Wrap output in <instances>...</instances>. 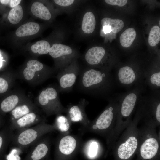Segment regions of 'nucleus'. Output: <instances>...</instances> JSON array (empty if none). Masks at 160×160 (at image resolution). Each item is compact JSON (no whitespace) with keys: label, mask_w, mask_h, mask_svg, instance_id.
Segmentation results:
<instances>
[{"label":"nucleus","mask_w":160,"mask_h":160,"mask_svg":"<svg viewBox=\"0 0 160 160\" xmlns=\"http://www.w3.org/2000/svg\"><path fill=\"white\" fill-rule=\"evenodd\" d=\"M78 77L77 89L91 96L105 97L112 85L109 71L100 68L92 67L80 71Z\"/></svg>","instance_id":"obj_1"},{"label":"nucleus","mask_w":160,"mask_h":160,"mask_svg":"<svg viewBox=\"0 0 160 160\" xmlns=\"http://www.w3.org/2000/svg\"><path fill=\"white\" fill-rule=\"evenodd\" d=\"M80 72L78 66L72 64L60 70L57 76L59 92H68L72 89Z\"/></svg>","instance_id":"obj_2"},{"label":"nucleus","mask_w":160,"mask_h":160,"mask_svg":"<svg viewBox=\"0 0 160 160\" xmlns=\"http://www.w3.org/2000/svg\"><path fill=\"white\" fill-rule=\"evenodd\" d=\"M145 73L136 71L129 66L121 67L117 72V78L119 83L128 86L139 82L145 77Z\"/></svg>","instance_id":"obj_3"},{"label":"nucleus","mask_w":160,"mask_h":160,"mask_svg":"<svg viewBox=\"0 0 160 160\" xmlns=\"http://www.w3.org/2000/svg\"><path fill=\"white\" fill-rule=\"evenodd\" d=\"M105 54V50L103 47H94L87 51L85 55L84 59L90 65L99 66V68L103 69L102 62Z\"/></svg>","instance_id":"obj_4"},{"label":"nucleus","mask_w":160,"mask_h":160,"mask_svg":"<svg viewBox=\"0 0 160 160\" xmlns=\"http://www.w3.org/2000/svg\"><path fill=\"white\" fill-rule=\"evenodd\" d=\"M59 89H57L52 87H49L42 90L39 95L38 100L40 104L46 106L50 103L62 107L60 103L59 93Z\"/></svg>","instance_id":"obj_5"},{"label":"nucleus","mask_w":160,"mask_h":160,"mask_svg":"<svg viewBox=\"0 0 160 160\" xmlns=\"http://www.w3.org/2000/svg\"><path fill=\"white\" fill-rule=\"evenodd\" d=\"M140 92L139 90L135 89L129 92L124 96L121 108L123 116L127 117L131 113L139 97Z\"/></svg>","instance_id":"obj_6"},{"label":"nucleus","mask_w":160,"mask_h":160,"mask_svg":"<svg viewBox=\"0 0 160 160\" xmlns=\"http://www.w3.org/2000/svg\"><path fill=\"white\" fill-rule=\"evenodd\" d=\"M137 141L134 137H130L124 143L119 146L118 150L119 157L123 159L129 158L137 149Z\"/></svg>","instance_id":"obj_7"},{"label":"nucleus","mask_w":160,"mask_h":160,"mask_svg":"<svg viewBox=\"0 0 160 160\" xmlns=\"http://www.w3.org/2000/svg\"><path fill=\"white\" fill-rule=\"evenodd\" d=\"M159 147L158 143L155 138H151L146 139L141 146V156L145 159L153 158L156 154Z\"/></svg>","instance_id":"obj_8"},{"label":"nucleus","mask_w":160,"mask_h":160,"mask_svg":"<svg viewBox=\"0 0 160 160\" xmlns=\"http://www.w3.org/2000/svg\"><path fill=\"white\" fill-rule=\"evenodd\" d=\"M50 55L54 58L63 59V68L65 67L64 57H69L73 53V50L70 47L60 44H55L51 47L49 52Z\"/></svg>","instance_id":"obj_9"},{"label":"nucleus","mask_w":160,"mask_h":160,"mask_svg":"<svg viewBox=\"0 0 160 160\" xmlns=\"http://www.w3.org/2000/svg\"><path fill=\"white\" fill-rule=\"evenodd\" d=\"M87 101L84 99H81L77 105L71 106L68 109V114L73 122H78L82 120L84 118L83 107Z\"/></svg>","instance_id":"obj_10"},{"label":"nucleus","mask_w":160,"mask_h":160,"mask_svg":"<svg viewBox=\"0 0 160 160\" xmlns=\"http://www.w3.org/2000/svg\"><path fill=\"white\" fill-rule=\"evenodd\" d=\"M44 68L42 63L36 60H30L27 62V67L23 70L24 77L27 80H31L34 78L36 72L42 71Z\"/></svg>","instance_id":"obj_11"},{"label":"nucleus","mask_w":160,"mask_h":160,"mask_svg":"<svg viewBox=\"0 0 160 160\" xmlns=\"http://www.w3.org/2000/svg\"><path fill=\"white\" fill-rule=\"evenodd\" d=\"M40 26L34 22H30L23 24L19 27L15 32L18 37H24L35 34L39 31Z\"/></svg>","instance_id":"obj_12"},{"label":"nucleus","mask_w":160,"mask_h":160,"mask_svg":"<svg viewBox=\"0 0 160 160\" xmlns=\"http://www.w3.org/2000/svg\"><path fill=\"white\" fill-rule=\"evenodd\" d=\"M76 145V141L74 138L71 136L67 135L61 140L59 145V149L62 153L69 155L74 151Z\"/></svg>","instance_id":"obj_13"},{"label":"nucleus","mask_w":160,"mask_h":160,"mask_svg":"<svg viewBox=\"0 0 160 160\" xmlns=\"http://www.w3.org/2000/svg\"><path fill=\"white\" fill-rule=\"evenodd\" d=\"M113 114L111 108L105 110L100 114L96 122L97 128L103 130L108 128L113 119Z\"/></svg>","instance_id":"obj_14"},{"label":"nucleus","mask_w":160,"mask_h":160,"mask_svg":"<svg viewBox=\"0 0 160 160\" xmlns=\"http://www.w3.org/2000/svg\"><path fill=\"white\" fill-rule=\"evenodd\" d=\"M31 9L35 16L40 19L47 20L51 17V15L49 10L41 2H34L31 7Z\"/></svg>","instance_id":"obj_15"},{"label":"nucleus","mask_w":160,"mask_h":160,"mask_svg":"<svg viewBox=\"0 0 160 160\" xmlns=\"http://www.w3.org/2000/svg\"><path fill=\"white\" fill-rule=\"evenodd\" d=\"M95 26L96 20L94 14L91 12H87L83 17L82 30L85 33H91L94 30Z\"/></svg>","instance_id":"obj_16"},{"label":"nucleus","mask_w":160,"mask_h":160,"mask_svg":"<svg viewBox=\"0 0 160 160\" xmlns=\"http://www.w3.org/2000/svg\"><path fill=\"white\" fill-rule=\"evenodd\" d=\"M136 36V32L133 28H129L125 30L121 35L120 42L121 45L125 48L131 46Z\"/></svg>","instance_id":"obj_17"},{"label":"nucleus","mask_w":160,"mask_h":160,"mask_svg":"<svg viewBox=\"0 0 160 160\" xmlns=\"http://www.w3.org/2000/svg\"><path fill=\"white\" fill-rule=\"evenodd\" d=\"M101 24L103 27L110 26L111 31L115 33L120 31L123 28L124 25V23L121 20L108 17L103 18L101 21Z\"/></svg>","instance_id":"obj_18"},{"label":"nucleus","mask_w":160,"mask_h":160,"mask_svg":"<svg viewBox=\"0 0 160 160\" xmlns=\"http://www.w3.org/2000/svg\"><path fill=\"white\" fill-rule=\"evenodd\" d=\"M37 137V132L33 129H29L23 131L20 135L18 137V141L21 144L26 145L34 141Z\"/></svg>","instance_id":"obj_19"},{"label":"nucleus","mask_w":160,"mask_h":160,"mask_svg":"<svg viewBox=\"0 0 160 160\" xmlns=\"http://www.w3.org/2000/svg\"><path fill=\"white\" fill-rule=\"evenodd\" d=\"M19 100L18 97L16 95H12L8 97L2 102L1 104V109L5 112L11 111L17 105Z\"/></svg>","instance_id":"obj_20"},{"label":"nucleus","mask_w":160,"mask_h":160,"mask_svg":"<svg viewBox=\"0 0 160 160\" xmlns=\"http://www.w3.org/2000/svg\"><path fill=\"white\" fill-rule=\"evenodd\" d=\"M23 12V8L20 5L13 8L10 11L8 19L12 24H15L18 23L22 19Z\"/></svg>","instance_id":"obj_21"},{"label":"nucleus","mask_w":160,"mask_h":160,"mask_svg":"<svg viewBox=\"0 0 160 160\" xmlns=\"http://www.w3.org/2000/svg\"><path fill=\"white\" fill-rule=\"evenodd\" d=\"M51 46L49 43L45 40H41L36 42L31 47L32 51L34 53L40 55L48 54Z\"/></svg>","instance_id":"obj_22"},{"label":"nucleus","mask_w":160,"mask_h":160,"mask_svg":"<svg viewBox=\"0 0 160 160\" xmlns=\"http://www.w3.org/2000/svg\"><path fill=\"white\" fill-rule=\"evenodd\" d=\"M145 77L147 82L151 87L159 89L160 87V71L151 72H145Z\"/></svg>","instance_id":"obj_23"},{"label":"nucleus","mask_w":160,"mask_h":160,"mask_svg":"<svg viewBox=\"0 0 160 160\" xmlns=\"http://www.w3.org/2000/svg\"><path fill=\"white\" fill-rule=\"evenodd\" d=\"M160 41V28L157 25L153 26L151 29L149 35L148 42L152 47L156 46Z\"/></svg>","instance_id":"obj_24"},{"label":"nucleus","mask_w":160,"mask_h":160,"mask_svg":"<svg viewBox=\"0 0 160 160\" xmlns=\"http://www.w3.org/2000/svg\"><path fill=\"white\" fill-rule=\"evenodd\" d=\"M48 151L46 145L40 144L37 146L32 153L31 158L33 160H39L44 157Z\"/></svg>","instance_id":"obj_25"},{"label":"nucleus","mask_w":160,"mask_h":160,"mask_svg":"<svg viewBox=\"0 0 160 160\" xmlns=\"http://www.w3.org/2000/svg\"><path fill=\"white\" fill-rule=\"evenodd\" d=\"M29 112L27 106L24 105L15 108L12 111V114L15 119H17L28 113Z\"/></svg>","instance_id":"obj_26"},{"label":"nucleus","mask_w":160,"mask_h":160,"mask_svg":"<svg viewBox=\"0 0 160 160\" xmlns=\"http://www.w3.org/2000/svg\"><path fill=\"white\" fill-rule=\"evenodd\" d=\"M36 117V116L34 113H29L18 119L17 123L20 126L24 127L33 122Z\"/></svg>","instance_id":"obj_27"},{"label":"nucleus","mask_w":160,"mask_h":160,"mask_svg":"<svg viewBox=\"0 0 160 160\" xmlns=\"http://www.w3.org/2000/svg\"><path fill=\"white\" fill-rule=\"evenodd\" d=\"M57 121L59 128L61 131L66 132L69 130L70 125L66 117L63 116H60Z\"/></svg>","instance_id":"obj_28"},{"label":"nucleus","mask_w":160,"mask_h":160,"mask_svg":"<svg viewBox=\"0 0 160 160\" xmlns=\"http://www.w3.org/2000/svg\"><path fill=\"white\" fill-rule=\"evenodd\" d=\"M98 145L97 143L95 141L92 142L89 144L88 148V155L91 157H95L97 154Z\"/></svg>","instance_id":"obj_29"},{"label":"nucleus","mask_w":160,"mask_h":160,"mask_svg":"<svg viewBox=\"0 0 160 160\" xmlns=\"http://www.w3.org/2000/svg\"><path fill=\"white\" fill-rule=\"evenodd\" d=\"M105 1L108 4L112 5H117L123 7L126 4L127 0H105Z\"/></svg>","instance_id":"obj_30"},{"label":"nucleus","mask_w":160,"mask_h":160,"mask_svg":"<svg viewBox=\"0 0 160 160\" xmlns=\"http://www.w3.org/2000/svg\"><path fill=\"white\" fill-rule=\"evenodd\" d=\"M8 88L7 81L4 79L0 77V93L6 92Z\"/></svg>","instance_id":"obj_31"},{"label":"nucleus","mask_w":160,"mask_h":160,"mask_svg":"<svg viewBox=\"0 0 160 160\" xmlns=\"http://www.w3.org/2000/svg\"><path fill=\"white\" fill-rule=\"evenodd\" d=\"M20 0H0V2L4 4H9L12 8H13L15 6L19 5L21 2Z\"/></svg>","instance_id":"obj_32"},{"label":"nucleus","mask_w":160,"mask_h":160,"mask_svg":"<svg viewBox=\"0 0 160 160\" xmlns=\"http://www.w3.org/2000/svg\"><path fill=\"white\" fill-rule=\"evenodd\" d=\"M54 2L57 4L62 6H68L73 4V0H54Z\"/></svg>","instance_id":"obj_33"},{"label":"nucleus","mask_w":160,"mask_h":160,"mask_svg":"<svg viewBox=\"0 0 160 160\" xmlns=\"http://www.w3.org/2000/svg\"><path fill=\"white\" fill-rule=\"evenodd\" d=\"M156 117L157 120L160 122V103H159L157 106L156 111Z\"/></svg>","instance_id":"obj_34"},{"label":"nucleus","mask_w":160,"mask_h":160,"mask_svg":"<svg viewBox=\"0 0 160 160\" xmlns=\"http://www.w3.org/2000/svg\"><path fill=\"white\" fill-rule=\"evenodd\" d=\"M103 31L104 33L106 34L111 32V29L110 26H105L103 27Z\"/></svg>","instance_id":"obj_35"},{"label":"nucleus","mask_w":160,"mask_h":160,"mask_svg":"<svg viewBox=\"0 0 160 160\" xmlns=\"http://www.w3.org/2000/svg\"><path fill=\"white\" fill-rule=\"evenodd\" d=\"M2 59V57H1V54L0 53V67H1L2 66V62L3 61Z\"/></svg>","instance_id":"obj_36"},{"label":"nucleus","mask_w":160,"mask_h":160,"mask_svg":"<svg viewBox=\"0 0 160 160\" xmlns=\"http://www.w3.org/2000/svg\"><path fill=\"white\" fill-rule=\"evenodd\" d=\"M3 140L2 138L0 136V148H1V146L2 144Z\"/></svg>","instance_id":"obj_37"}]
</instances>
